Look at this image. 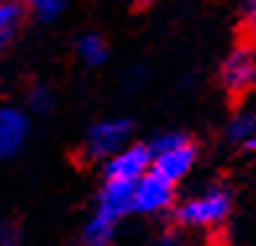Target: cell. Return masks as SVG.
<instances>
[{
	"label": "cell",
	"mask_w": 256,
	"mask_h": 246,
	"mask_svg": "<svg viewBox=\"0 0 256 246\" xmlns=\"http://www.w3.org/2000/svg\"><path fill=\"white\" fill-rule=\"evenodd\" d=\"M232 199L225 189H206L196 196H188L176 207V220L186 228H217L230 215Z\"/></svg>",
	"instance_id": "cell-1"
},
{
	"label": "cell",
	"mask_w": 256,
	"mask_h": 246,
	"mask_svg": "<svg viewBox=\"0 0 256 246\" xmlns=\"http://www.w3.org/2000/svg\"><path fill=\"white\" fill-rule=\"evenodd\" d=\"M152 170L160 173L170 183L183 181L196 165V147L183 134H160L152 144Z\"/></svg>",
	"instance_id": "cell-2"
},
{
	"label": "cell",
	"mask_w": 256,
	"mask_h": 246,
	"mask_svg": "<svg viewBox=\"0 0 256 246\" xmlns=\"http://www.w3.org/2000/svg\"><path fill=\"white\" fill-rule=\"evenodd\" d=\"M131 144V121L126 118H104L89 126L84 136V155L86 160H104Z\"/></svg>",
	"instance_id": "cell-3"
},
{
	"label": "cell",
	"mask_w": 256,
	"mask_h": 246,
	"mask_svg": "<svg viewBox=\"0 0 256 246\" xmlns=\"http://www.w3.org/2000/svg\"><path fill=\"white\" fill-rule=\"evenodd\" d=\"M152 147L142 144V142H131L126 149H120L118 155H112L104 162V181H126V183H136L152 170Z\"/></svg>",
	"instance_id": "cell-4"
},
{
	"label": "cell",
	"mask_w": 256,
	"mask_h": 246,
	"mask_svg": "<svg viewBox=\"0 0 256 246\" xmlns=\"http://www.w3.org/2000/svg\"><path fill=\"white\" fill-rule=\"evenodd\" d=\"M172 202H176V183H170L154 170H149L142 181L134 183V212L138 215L165 212L172 207Z\"/></svg>",
	"instance_id": "cell-5"
},
{
	"label": "cell",
	"mask_w": 256,
	"mask_h": 246,
	"mask_svg": "<svg viewBox=\"0 0 256 246\" xmlns=\"http://www.w3.org/2000/svg\"><path fill=\"white\" fill-rule=\"evenodd\" d=\"M220 79L222 87L230 95H246L256 84V53L248 45H238L232 53L225 58L222 68H220Z\"/></svg>",
	"instance_id": "cell-6"
},
{
	"label": "cell",
	"mask_w": 256,
	"mask_h": 246,
	"mask_svg": "<svg viewBox=\"0 0 256 246\" xmlns=\"http://www.w3.org/2000/svg\"><path fill=\"white\" fill-rule=\"evenodd\" d=\"M134 212V183L126 181H104L97 194V209L94 215L118 225V220Z\"/></svg>",
	"instance_id": "cell-7"
},
{
	"label": "cell",
	"mask_w": 256,
	"mask_h": 246,
	"mask_svg": "<svg viewBox=\"0 0 256 246\" xmlns=\"http://www.w3.org/2000/svg\"><path fill=\"white\" fill-rule=\"evenodd\" d=\"M29 134V121L18 108H0V162L14 157Z\"/></svg>",
	"instance_id": "cell-8"
},
{
	"label": "cell",
	"mask_w": 256,
	"mask_h": 246,
	"mask_svg": "<svg viewBox=\"0 0 256 246\" xmlns=\"http://www.w3.org/2000/svg\"><path fill=\"white\" fill-rule=\"evenodd\" d=\"M76 50L86 66H100L108 61V45H104L100 34H81L76 42Z\"/></svg>",
	"instance_id": "cell-9"
},
{
	"label": "cell",
	"mask_w": 256,
	"mask_h": 246,
	"mask_svg": "<svg viewBox=\"0 0 256 246\" xmlns=\"http://www.w3.org/2000/svg\"><path fill=\"white\" fill-rule=\"evenodd\" d=\"M256 136V115L254 113H238L232 115V121L228 123V139L240 144H251Z\"/></svg>",
	"instance_id": "cell-10"
},
{
	"label": "cell",
	"mask_w": 256,
	"mask_h": 246,
	"mask_svg": "<svg viewBox=\"0 0 256 246\" xmlns=\"http://www.w3.org/2000/svg\"><path fill=\"white\" fill-rule=\"evenodd\" d=\"M115 225L108 220H102L97 215H92V220L84 225V243L86 246H110Z\"/></svg>",
	"instance_id": "cell-11"
},
{
	"label": "cell",
	"mask_w": 256,
	"mask_h": 246,
	"mask_svg": "<svg viewBox=\"0 0 256 246\" xmlns=\"http://www.w3.org/2000/svg\"><path fill=\"white\" fill-rule=\"evenodd\" d=\"M21 16H24V6L21 3H0V48L14 37Z\"/></svg>",
	"instance_id": "cell-12"
},
{
	"label": "cell",
	"mask_w": 256,
	"mask_h": 246,
	"mask_svg": "<svg viewBox=\"0 0 256 246\" xmlns=\"http://www.w3.org/2000/svg\"><path fill=\"white\" fill-rule=\"evenodd\" d=\"M0 3H21V6H26L37 19L48 21V19H55L58 14H60L66 0H0Z\"/></svg>",
	"instance_id": "cell-13"
},
{
	"label": "cell",
	"mask_w": 256,
	"mask_h": 246,
	"mask_svg": "<svg viewBox=\"0 0 256 246\" xmlns=\"http://www.w3.org/2000/svg\"><path fill=\"white\" fill-rule=\"evenodd\" d=\"M29 105H32V110H37V113L50 110V105H52V95H50V89H44V87L32 89V95H29Z\"/></svg>",
	"instance_id": "cell-14"
},
{
	"label": "cell",
	"mask_w": 256,
	"mask_h": 246,
	"mask_svg": "<svg viewBox=\"0 0 256 246\" xmlns=\"http://www.w3.org/2000/svg\"><path fill=\"white\" fill-rule=\"evenodd\" d=\"M0 246H18V230L10 222H0Z\"/></svg>",
	"instance_id": "cell-15"
},
{
	"label": "cell",
	"mask_w": 256,
	"mask_h": 246,
	"mask_svg": "<svg viewBox=\"0 0 256 246\" xmlns=\"http://www.w3.org/2000/svg\"><path fill=\"white\" fill-rule=\"evenodd\" d=\"M157 246H180V241H178L176 233H165V236H160Z\"/></svg>",
	"instance_id": "cell-16"
},
{
	"label": "cell",
	"mask_w": 256,
	"mask_h": 246,
	"mask_svg": "<svg viewBox=\"0 0 256 246\" xmlns=\"http://www.w3.org/2000/svg\"><path fill=\"white\" fill-rule=\"evenodd\" d=\"M248 27L256 32V0H251V6H248Z\"/></svg>",
	"instance_id": "cell-17"
},
{
	"label": "cell",
	"mask_w": 256,
	"mask_h": 246,
	"mask_svg": "<svg viewBox=\"0 0 256 246\" xmlns=\"http://www.w3.org/2000/svg\"><path fill=\"white\" fill-rule=\"evenodd\" d=\"M248 147H251V149H254V152H256V136H254V142H251V144H248Z\"/></svg>",
	"instance_id": "cell-18"
}]
</instances>
